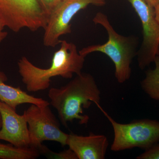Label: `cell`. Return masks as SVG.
Listing matches in <instances>:
<instances>
[{"label":"cell","mask_w":159,"mask_h":159,"mask_svg":"<svg viewBox=\"0 0 159 159\" xmlns=\"http://www.w3.org/2000/svg\"><path fill=\"white\" fill-rule=\"evenodd\" d=\"M101 93L94 77L81 73L65 85L51 88L48 96L50 104L57 111L61 122L67 127L69 122L79 120L81 125H87L89 117L83 114V108H88L92 102L99 107Z\"/></svg>","instance_id":"6da1fadb"},{"label":"cell","mask_w":159,"mask_h":159,"mask_svg":"<svg viewBox=\"0 0 159 159\" xmlns=\"http://www.w3.org/2000/svg\"><path fill=\"white\" fill-rule=\"evenodd\" d=\"M5 26L2 21L0 20V43L2 42L8 35V32L4 31Z\"/></svg>","instance_id":"e0dca14e"},{"label":"cell","mask_w":159,"mask_h":159,"mask_svg":"<svg viewBox=\"0 0 159 159\" xmlns=\"http://www.w3.org/2000/svg\"><path fill=\"white\" fill-rule=\"evenodd\" d=\"M140 18L143 29V39L138 50V66L144 70L154 62L159 55V23L156 18L154 8L145 0H127Z\"/></svg>","instance_id":"ba28073f"},{"label":"cell","mask_w":159,"mask_h":159,"mask_svg":"<svg viewBox=\"0 0 159 159\" xmlns=\"http://www.w3.org/2000/svg\"><path fill=\"white\" fill-rule=\"evenodd\" d=\"M2 127V116H1V113H0V129Z\"/></svg>","instance_id":"ffe728a7"},{"label":"cell","mask_w":159,"mask_h":159,"mask_svg":"<svg viewBox=\"0 0 159 159\" xmlns=\"http://www.w3.org/2000/svg\"><path fill=\"white\" fill-rule=\"evenodd\" d=\"M40 154L44 155L49 158L60 159H78L75 153L70 148L59 152H55L49 149L47 146L41 145L38 149Z\"/></svg>","instance_id":"5bb4252c"},{"label":"cell","mask_w":159,"mask_h":159,"mask_svg":"<svg viewBox=\"0 0 159 159\" xmlns=\"http://www.w3.org/2000/svg\"><path fill=\"white\" fill-rule=\"evenodd\" d=\"M146 2L152 7L154 8L159 3V0H145Z\"/></svg>","instance_id":"ac0fdd59"},{"label":"cell","mask_w":159,"mask_h":159,"mask_svg":"<svg viewBox=\"0 0 159 159\" xmlns=\"http://www.w3.org/2000/svg\"><path fill=\"white\" fill-rule=\"evenodd\" d=\"M108 145L106 136L92 133L88 136L69 134L67 142L78 159H104Z\"/></svg>","instance_id":"30bf717a"},{"label":"cell","mask_w":159,"mask_h":159,"mask_svg":"<svg viewBox=\"0 0 159 159\" xmlns=\"http://www.w3.org/2000/svg\"><path fill=\"white\" fill-rule=\"evenodd\" d=\"M60 48L55 52L51 65L47 69L34 65L25 56L18 62L19 73L29 92L44 91L50 87L52 77L71 79L82 73L85 57L80 54L73 43L61 40Z\"/></svg>","instance_id":"7a4b0ae2"},{"label":"cell","mask_w":159,"mask_h":159,"mask_svg":"<svg viewBox=\"0 0 159 159\" xmlns=\"http://www.w3.org/2000/svg\"><path fill=\"white\" fill-rule=\"evenodd\" d=\"M99 108L108 119L114 131L111 146L113 152L139 148L147 150L159 143V121L144 119L134 120L126 124L116 122L103 110Z\"/></svg>","instance_id":"277c9868"},{"label":"cell","mask_w":159,"mask_h":159,"mask_svg":"<svg viewBox=\"0 0 159 159\" xmlns=\"http://www.w3.org/2000/svg\"><path fill=\"white\" fill-rule=\"evenodd\" d=\"M48 19L37 0H0V20L15 33L24 29H44Z\"/></svg>","instance_id":"5b68a950"},{"label":"cell","mask_w":159,"mask_h":159,"mask_svg":"<svg viewBox=\"0 0 159 159\" xmlns=\"http://www.w3.org/2000/svg\"><path fill=\"white\" fill-rule=\"evenodd\" d=\"M8 77L4 72L0 70V100L16 110L18 106L25 103L38 106H48L50 102L41 98L33 97L19 87H14L6 84Z\"/></svg>","instance_id":"8fae6325"},{"label":"cell","mask_w":159,"mask_h":159,"mask_svg":"<svg viewBox=\"0 0 159 159\" xmlns=\"http://www.w3.org/2000/svg\"><path fill=\"white\" fill-rule=\"evenodd\" d=\"M137 159H159V143L152 146L137 157Z\"/></svg>","instance_id":"9a60e30c"},{"label":"cell","mask_w":159,"mask_h":159,"mask_svg":"<svg viewBox=\"0 0 159 159\" xmlns=\"http://www.w3.org/2000/svg\"><path fill=\"white\" fill-rule=\"evenodd\" d=\"M49 106L31 104L24 112L29 127L31 147L37 150L44 141L57 142L63 147L67 145L69 134L61 130Z\"/></svg>","instance_id":"8992f818"},{"label":"cell","mask_w":159,"mask_h":159,"mask_svg":"<svg viewBox=\"0 0 159 159\" xmlns=\"http://www.w3.org/2000/svg\"><path fill=\"white\" fill-rule=\"evenodd\" d=\"M154 68L148 69L141 83L143 91L152 99L159 101V55L155 60Z\"/></svg>","instance_id":"7c38bea8"},{"label":"cell","mask_w":159,"mask_h":159,"mask_svg":"<svg viewBox=\"0 0 159 159\" xmlns=\"http://www.w3.org/2000/svg\"><path fill=\"white\" fill-rule=\"evenodd\" d=\"M154 10L156 18L159 23V2L157 5L154 7Z\"/></svg>","instance_id":"d6986e66"},{"label":"cell","mask_w":159,"mask_h":159,"mask_svg":"<svg viewBox=\"0 0 159 159\" xmlns=\"http://www.w3.org/2000/svg\"><path fill=\"white\" fill-rule=\"evenodd\" d=\"M40 6L46 14L49 16L62 0H37Z\"/></svg>","instance_id":"2e32d148"},{"label":"cell","mask_w":159,"mask_h":159,"mask_svg":"<svg viewBox=\"0 0 159 159\" xmlns=\"http://www.w3.org/2000/svg\"><path fill=\"white\" fill-rule=\"evenodd\" d=\"M95 25L103 27L108 34L107 42L102 44H95L83 48L80 54L84 57L93 52L103 53L115 65V77L119 83L123 84L130 79L131 65L136 57L139 50V38L135 35L124 36L117 33L111 25L106 15L97 12L93 20Z\"/></svg>","instance_id":"3957f363"},{"label":"cell","mask_w":159,"mask_h":159,"mask_svg":"<svg viewBox=\"0 0 159 159\" xmlns=\"http://www.w3.org/2000/svg\"><path fill=\"white\" fill-rule=\"evenodd\" d=\"M39 151L33 148H18L11 144L0 143V159H35L40 156Z\"/></svg>","instance_id":"4fadbf2b"},{"label":"cell","mask_w":159,"mask_h":159,"mask_svg":"<svg viewBox=\"0 0 159 159\" xmlns=\"http://www.w3.org/2000/svg\"><path fill=\"white\" fill-rule=\"evenodd\" d=\"M106 3V0H62L49 15L44 29V45L55 48L61 36L72 32L71 22L78 12L89 5L102 6Z\"/></svg>","instance_id":"52a82bcc"},{"label":"cell","mask_w":159,"mask_h":159,"mask_svg":"<svg viewBox=\"0 0 159 159\" xmlns=\"http://www.w3.org/2000/svg\"><path fill=\"white\" fill-rule=\"evenodd\" d=\"M2 127L0 140L18 148H31L29 127L25 114L20 115L16 110L0 100Z\"/></svg>","instance_id":"9c48e42d"}]
</instances>
